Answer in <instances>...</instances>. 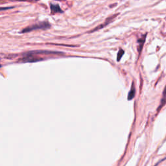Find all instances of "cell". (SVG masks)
Returning <instances> with one entry per match:
<instances>
[{"mask_svg": "<svg viewBox=\"0 0 166 166\" xmlns=\"http://www.w3.org/2000/svg\"><path fill=\"white\" fill-rule=\"evenodd\" d=\"M50 9H51V12H53V13H62L63 12L62 11V9H61L59 5H58V4L51 3Z\"/></svg>", "mask_w": 166, "mask_h": 166, "instance_id": "cell-3", "label": "cell"}, {"mask_svg": "<svg viewBox=\"0 0 166 166\" xmlns=\"http://www.w3.org/2000/svg\"><path fill=\"white\" fill-rule=\"evenodd\" d=\"M51 27L50 23H49L47 21H44L42 22H39L38 23L35 24V25H33L31 26H29L26 29H24L22 31V33H28L31 32L34 30H38V29H42V30H45V29H50Z\"/></svg>", "mask_w": 166, "mask_h": 166, "instance_id": "cell-1", "label": "cell"}, {"mask_svg": "<svg viewBox=\"0 0 166 166\" xmlns=\"http://www.w3.org/2000/svg\"><path fill=\"white\" fill-rule=\"evenodd\" d=\"M146 36H147V34H145V35L143 36L142 38H141L140 39H138V52L140 54L141 53V50H142V48H143V46L144 45V43L145 42V38H146Z\"/></svg>", "mask_w": 166, "mask_h": 166, "instance_id": "cell-4", "label": "cell"}, {"mask_svg": "<svg viewBox=\"0 0 166 166\" xmlns=\"http://www.w3.org/2000/svg\"><path fill=\"white\" fill-rule=\"evenodd\" d=\"M124 53H125V51L122 50V49H120L118 53V55H117V61H119L121 60L122 56L124 55Z\"/></svg>", "mask_w": 166, "mask_h": 166, "instance_id": "cell-6", "label": "cell"}, {"mask_svg": "<svg viewBox=\"0 0 166 166\" xmlns=\"http://www.w3.org/2000/svg\"><path fill=\"white\" fill-rule=\"evenodd\" d=\"M166 104V86L165 87V88L163 91V94H162V99H161V101H160V105L158 106V108L157 109V111L159 112L160 110V109L164 107Z\"/></svg>", "mask_w": 166, "mask_h": 166, "instance_id": "cell-2", "label": "cell"}, {"mask_svg": "<svg viewBox=\"0 0 166 166\" xmlns=\"http://www.w3.org/2000/svg\"><path fill=\"white\" fill-rule=\"evenodd\" d=\"M135 93H136L135 86H134V82H133V84H132V86H131L130 91L129 92V94H128L127 99H128L129 101H130V100H132L134 98V96H135Z\"/></svg>", "mask_w": 166, "mask_h": 166, "instance_id": "cell-5", "label": "cell"}]
</instances>
